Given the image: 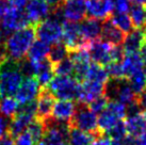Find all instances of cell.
<instances>
[{
	"instance_id": "obj_17",
	"label": "cell",
	"mask_w": 146,
	"mask_h": 145,
	"mask_svg": "<svg viewBox=\"0 0 146 145\" xmlns=\"http://www.w3.org/2000/svg\"><path fill=\"white\" fill-rule=\"evenodd\" d=\"M126 34L122 32L118 28H116L111 19H106L102 21V39L110 45H114V46H119L121 44L124 43Z\"/></svg>"
},
{
	"instance_id": "obj_15",
	"label": "cell",
	"mask_w": 146,
	"mask_h": 145,
	"mask_svg": "<svg viewBox=\"0 0 146 145\" xmlns=\"http://www.w3.org/2000/svg\"><path fill=\"white\" fill-rule=\"evenodd\" d=\"M54 96L47 88H42L36 98V117L42 121L51 116Z\"/></svg>"
},
{
	"instance_id": "obj_6",
	"label": "cell",
	"mask_w": 146,
	"mask_h": 145,
	"mask_svg": "<svg viewBox=\"0 0 146 145\" xmlns=\"http://www.w3.org/2000/svg\"><path fill=\"white\" fill-rule=\"evenodd\" d=\"M35 33L40 41H43L48 45L57 44L61 42L63 36V24L48 17L44 21L35 25Z\"/></svg>"
},
{
	"instance_id": "obj_49",
	"label": "cell",
	"mask_w": 146,
	"mask_h": 145,
	"mask_svg": "<svg viewBox=\"0 0 146 145\" xmlns=\"http://www.w3.org/2000/svg\"><path fill=\"white\" fill-rule=\"evenodd\" d=\"M140 57L143 61V64L146 66V41L143 43L142 47L140 49Z\"/></svg>"
},
{
	"instance_id": "obj_8",
	"label": "cell",
	"mask_w": 146,
	"mask_h": 145,
	"mask_svg": "<svg viewBox=\"0 0 146 145\" xmlns=\"http://www.w3.org/2000/svg\"><path fill=\"white\" fill-rule=\"evenodd\" d=\"M62 40L68 51H73L79 48H88L90 43H86L82 39L80 26L77 23L65 21L63 24V36Z\"/></svg>"
},
{
	"instance_id": "obj_48",
	"label": "cell",
	"mask_w": 146,
	"mask_h": 145,
	"mask_svg": "<svg viewBox=\"0 0 146 145\" xmlns=\"http://www.w3.org/2000/svg\"><path fill=\"white\" fill-rule=\"evenodd\" d=\"M41 1H43V2H45V3H47L52 9H54V8H57V7H60V5L63 3L64 0H41Z\"/></svg>"
},
{
	"instance_id": "obj_38",
	"label": "cell",
	"mask_w": 146,
	"mask_h": 145,
	"mask_svg": "<svg viewBox=\"0 0 146 145\" xmlns=\"http://www.w3.org/2000/svg\"><path fill=\"white\" fill-rule=\"evenodd\" d=\"M106 71L110 78L117 79V78H123L125 77L124 71H123L122 63H116V62H111L108 65H106Z\"/></svg>"
},
{
	"instance_id": "obj_47",
	"label": "cell",
	"mask_w": 146,
	"mask_h": 145,
	"mask_svg": "<svg viewBox=\"0 0 146 145\" xmlns=\"http://www.w3.org/2000/svg\"><path fill=\"white\" fill-rule=\"evenodd\" d=\"M7 53H5V47H4V41L0 39V65L7 60Z\"/></svg>"
},
{
	"instance_id": "obj_23",
	"label": "cell",
	"mask_w": 146,
	"mask_h": 145,
	"mask_svg": "<svg viewBox=\"0 0 146 145\" xmlns=\"http://www.w3.org/2000/svg\"><path fill=\"white\" fill-rule=\"evenodd\" d=\"M102 133L95 132L90 133L84 132L82 130L69 127L68 139H67V144L68 145H91L93 141L97 137L102 136Z\"/></svg>"
},
{
	"instance_id": "obj_26",
	"label": "cell",
	"mask_w": 146,
	"mask_h": 145,
	"mask_svg": "<svg viewBox=\"0 0 146 145\" xmlns=\"http://www.w3.org/2000/svg\"><path fill=\"white\" fill-rule=\"evenodd\" d=\"M50 50V45L43 41H34L27 53V58L33 62H41L45 60Z\"/></svg>"
},
{
	"instance_id": "obj_12",
	"label": "cell",
	"mask_w": 146,
	"mask_h": 145,
	"mask_svg": "<svg viewBox=\"0 0 146 145\" xmlns=\"http://www.w3.org/2000/svg\"><path fill=\"white\" fill-rule=\"evenodd\" d=\"M111 48H112V45L102 40L92 42L88 46L90 59H92L94 63L102 66L108 65L109 63H111Z\"/></svg>"
},
{
	"instance_id": "obj_29",
	"label": "cell",
	"mask_w": 146,
	"mask_h": 145,
	"mask_svg": "<svg viewBox=\"0 0 146 145\" xmlns=\"http://www.w3.org/2000/svg\"><path fill=\"white\" fill-rule=\"evenodd\" d=\"M67 57H68V49H67V47L65 46L63 42H59L57 44H53L50 47L49 53L47 56V60L52 64V66H54V65L60 63L61 61H63Z\"/></svg>"
},
{
	"instance_id": "obj_27",
	"label": "cell",
	"mask_w": 146,
	"mask_h": 145,
	"mask_svg": "<svg viewBox=\"0 0 146 145\" xmlns=\"http://www.w3.org/2000/svg\"><path fill=\"white\" fill-rule=\"evenodd\" d=\"M119 121H122V120H119L118 117L114 115L113 113H111L109 110L106 109L104 112H102L97 116L98 131L102 133V134H106L110 129L114 127Z\"/></svg>"
},
{
	"instance_id": "obj_33",
	"label": "cell",
	"mask_w": 146,
	"mask_h": 145,
	"mask_svg": "<svg viewBox=\"0 0 146 145\" xmlns=\"http://www.w3.org/2000/svg\"><path fill=\"white\" fill-rule=\"evenodd\" d=\"M27 131L30 133L31 138L33 139L34 144H37L41 140H43L45 133H46V128H45L44 122L40 120V118L35 117L31 122V124L28 126V130Z\"/></svg>"
},
{
	"instance_id": "obj_1",
	"label": "cell",
	"mask_w": 146,
	"mask_h": 145,
	"mask_svg": "<svg viewBox=\"0 0 146 145\" xmlns=\"http://www.w3.org/2000/svg\"><path fill=\"white\" fill-rule=\"evenodd\" d=\"M35 25H29L10 34L4 42L7 58L14 62H19L27 57L29 49L35 41Z\"/></svg>"
},
{
	"instance_id": "obj_2",
	"label": "cell",
	"mask_w": 146,
	"mask_h": 145,
	"mask_svg": "<svg viewBox=\"0 0 146 145\" xmlns=\"http://www.w3.org/2000/svg\"><path fill=\"white\" fill-rule=\"evenodd\" d=\"M21 82L23 74L18 63L7 59L0 65V98L15 96Z\"/></svg>"
},
{
	"instance_id": "obj_16",
	"label": "cell",
	"mask_w": 146,
	"mask_h": 145,
	"mask_svg": "<svg viewBox=\"0 0 146 145\" xmlns=\"http://www.w3.org/2000/svg\"><path fill=\"white\" fill-rule=\"evenodd\" d=\"M79 26H80V32H81L82 39L86 43H92V42L100 40L102 29V20L89 17V18H84L82 20Z\"/></svg>"
},
{
	"instance_id": "obj_39",
	"label": "cell",
	"mask_w": 146,
	"mask_h": 145,
	"mask_svg": "<svg viewBox=\"0 0 146 145\" xmlns=\"http://www.w3.org/2000/svg\"><path fill=\"white\" fill-rule=\"evenodd\" d=\"M106 109L109 110L111 113H113L119 120H123L126 116V106L118 101H109Z\"/></svg>"
},
{
	"instance_id": "obj_35",
	"label": "cell",
	"mask_w": 146,
	"mask_h": 145,
	"mask_svg": "<svg viewBox=\"0 0 146 145\" xmlns=\"http://www.w3.org/2000/svg\"><path fill=\"white\" fill-rule=\"evenodd\" d=\"M53 72L57 76L62 77H72L74 74V64L73 61L69 59V57L65 58L60 63L53 66Z\"/></svg>"
},
{
	"instance_id": "obj_21",
	"label": "cell",
	"mask_w": 146,
	"mask_h": 145,
	"mask_svg": "<svg viewBox=\"0 0 146 145\" xmlns=\"http://www.w3.org/2000/svg\"><path fill=\"white\" fill-rule=\"evenodd\" d=\"M128 136L138 138L146 132V114L144 112L134 116L127 117L125 121Z\"/></svg>"
},
{
	"instance_id": "obj_41",
	"label": "cell",
	"mask_w": 146,
	"mask_h": 145,
	"mask_svg": "<svg viewBox=\"0 0 146 145\" xmlns=\"http://www.w3.org/2000/svg\"><path fill=\"white\" fill-rule=\"evenodd\" d=\"M15 145H35V144H34V141H33V139L30 136V133L28 131H24L21 134H19L16 138Z\"/></svg>"
},
{
	"instance_id": "obj_40",
	"label": "cell",
	"mask_w": 146,
	"mask_h": 145,
	"mask_svg": "<svg viewBox=\"0 0 146 145\" xmlns=\"http://www.w3.org/2000/svg\"><path fill=\"white\" fill-rule=\"evenodd\" d=\"M130 0H114V11L117 13L129 12L131 4Z\"/></svg>"
},
{
	"instance_id": "obj_52",
	"label": "cell",
	"mask_w": 146,
	"mask_h": 145,
	"mask_svg": "<svg viewBox=\"0 0 146 145\" xmlns=\"http://www.w3.org/2000/svg\"><path fill=\"white\" fill-rule=\"evenodd\" d=\"M133 4H137V5H141V7H144L146 8V0H130Z\"/></svg>"
},
{
	"instance_id": "obj_22",
	"label": "cell",
	"mask_w": 146,
	"mask_h": 145,
	"mask_svg": "<svg viewBox=\"0 0 146 145\" xmlns=\"http://www.w3.org/2000/svg\"><path fill=\"white\" fill-rule=\"evenodd\" d=\"M35 118V116L23 114V113H16L10 121V127L9 132L13 138H17L19 134L26 131V128L31 124V122Z\"/></svg>"
},
{
	"instance_id": "obj_44",
	"label": "cell",
	"mask_w": 146,
	"mask_h": 145,
	"mask_svg": "<svg viewBox=\"0 0 146 145\" xmlns=\"http://www.w3.org/2000/svg\"><path fill=\"white\" fill-rule=\"evenodd\" d=\"M110 143H111V139L107 137L106 134H102L96 138L91 145H110Z\"/></svg>"
},
{
	"instance_id": "obj_3",
	"label": "cell",
	"mask_w": 146,
	"mask_h": 145,
	"mask_svg": "<svg viewBox=\"0 0 146 145\" xmlns=\"http://www.w3.org/2000/svg\"><path fill=\"white\" fill-rule=\"evenodd\" d=\"M105 95L109 101H118L123 105H129L138 99V95L133 92L127 77L109 78L105 84Z\"/></svg>"
},
{
	"instance_id": "obj_37",
	"label": "cell",
	"mask_w": 146,
	"mask_h": 145,
	"mask_svg": "<svg viewBox=\"0 0 146 145\" xmlns=\"http://www.w3.org/2000/svg\"><path fill=\"white\" fill-rule=\"evenodd\" d=\"M108 102H109V99L105 96V95H102V96L95 98L91 101L89 105V108L93 111L96 115H99L102 112H104L108 106Z\"/></svg>"
},
{
	"instance_id": "obj_53",
	"label": "cell",
	"mask_w": 146,
	"mask_h": 145,
	"mask_svg": "<svg viewBox=\"0 0 146 145\" xmlns=\"http://www.w3.org/2000/svg\"><path fill=\"white\" fill-rule=\"evenodd\" d=\"M144 32H145V36H146V27L144 28Z\"/></svg>"
},
{
	"instance_id": "obj_14",
	"label": "cell",
	"mask_w": 146,
	"mask_h": 145,
	"mask_svg": "<svg viewBox=\"0 0 146 145\" xmlns=\"http://www.w3.org/2000/svg\"><path fill=\"white\" fill-rule=\"evenodd\" d=\"M41 91V86L35 77H29L23 80L18 91L15 94V99L19 104H26L29 101L35 100Z\"/></svg>"
},
{
	"instance_id": "obj_30",
	"label": "cell",
	"mask_w": 146,
	"mask_h": 145,
	"mask_svg": "<svg viewBox=\"0 0 146 145\" xmlns=\"http://www.w3.org/2000/svg\"><path fill=\"white\" fill-rule=\"evenodd\" d=\"M108 79H109V76L107 74L106 67L99 64H96V63H92L90 65L86 77H85V80L94 81V82L106 84Z\"/></svg>"
},
{
	"instance_id": "obj_25",
	"label": "cell",
	"mask_w": 146,
	"mask_h": 145,
	"mask_svg": "<svg viewBox=\"0 0 146 145\" xmlns=\"http://www.w3.org/2000/svg\"><path fill=\"white\" fill-rule=\"evenodd\" d=\"M123 71L125 77L129 78L135 72L143 69V61L139 53H126L122 61Z\"/></svg>"
},
{
	"instance_id": "obj_11",
	"label": "cell",
	"mask_w": 146,
	"mask_h": 145,
	"mask_svg": "<svg viewBox=\"0 0 146 145\" xmlns=\"http://www.w3.org/2000/svg\"><path fill=\"white\" fill-rule=\"evenodd\" d=\"M62 11L66 21H82L86 16V0H64Z\"/></svg>"
},
{
	"instance_id": "obj_24",
	"label": "cell",
	"mask_w": 146,
	"mask_h": 145,
	"mask_svg": "<svg viewBox=\"0 0 146 145\" xmlns=\"http://www.w3.org/2000/svg\"><path fill=\"white\" fill-rule=\"evenodd\" d=\"M52 64L47 59L36 62V72H35V78L38 81V84L42 88H47V85L50 83L54 76Z\"/></svg>"
},
{
	"instance_id": "obj_4",
	"label": "cell",
	"mask_w": 146,
	"mask_h": 145,
	"mask_svg": "<svg viewBox=\"0 0 146 145\" xmlns=\"http://www.w3.org/2000/svg\"><path fill=\"white\" fill-rule=\"evenodd\" d=\"M47 89L59 100H79L81 94V84L74 77H53Z\"/></svg>"
},
{
	"instance_id": "obj_32",
	"label": "cell",
	"mask_w": 146,
	"mask_h": 145,
	"mask_svg": "<svg viewBox=\"0 0 146 145\" xmlns=\"http://www.w3.org/2000/svg\"><path fill=\"white\" fill-rule=\"evenodd\" d=\"M19 102L14 97L0 98V113L8 118H12L17 113Z\"/></svg>"
},
{
	"instance_id": "obj_20",
	"label": "cell",
	"mask_w": 146,
	"mask_h": 145,
	"mask_svg": "<svg viewBox=\"0 0 146 145\" xmlns=\"http://www.w3.org/2000/svg\"><path fill=\"white\" fill-rule=\"evenodd\" d=\"M104 92H105V84L94 81L84 80L81 84V94L78 101L90 104L93 99L104 95Z\"/></svg>"
},
{
	"instance_id": "obj_7",
	"label": "cell",
	"mask_w": 146,
	"mask_h": 145,
	"mask_svg": "<svg viewBox=\"0 0 146 145\" xmlns=\"http://www.w3.org/2000/svg\"><path fill=\"white\" fill-rule=\"evenodd\" d=\"M29 25L32 24L30 23L25 10L14 8V7H12L0 18V27L9 36L11 33L25 28Z\"/></svg>"
},
{
	"instance_id": "obj_9",
	"label": "cell",
	"mask_w": 146,
	"mask_h": 145,
	"mask_svg": "<svg viewBox=\"0 0 146 145\" xmlns=\"http://www.w3.org/2000/svg\"><path fill=\"white\" fill-rule=\"evenodd\" d=\"M68 57L74 64V78L78 82H83L91 65L88 48H79L68 51Z\"/></svg>"
},
{
	"instance_id": "obj_43",
	"label": "cell",
	"mask_w": 146,
	"mask_h": 145,
	"mask_svg": "<svg viewBox=\"0 0 146 145\" xmlns=\"http://www.w3.org/2000/svg\"><path fill=\"white\" fill-rule=\"evenodd\" d=\"M0 145H15V140L10 132H7L0 137Z\"/></svg>"
},
{
	"instance_id": "obj_5",
	"label": "cell",
	"mask_w": 146,
	"mask_h": 145,
	"mask_svg": "<svg viewBox=\"0 0 146 145\" xmlns=\"http://www.w3.org/2000/svg\"><path fill=\"white\" fill-rule=\"evenodd\" d=\"M69 127L82 130L84 132H99L97 126V115L89 108L88 104L77 101L75 112L68 123Z\"/></svg>"
},
{
	"instance_id": "obj_42",
	"label": "cell",
	"mask_w": 146,
	"mask_h": 145,
	"mask_svg": "<svg viewBox=\"0 0 146 145\" xmlns=\"http://www.w3.org/2000/svg\"><path fill=\"white\" fill-rule=\"evenodd\" d=\"M9 127H10V121H9V118L3 116L0 113V137L3 136L4 133L9 132Z\"/></svg>"
},
{
	"instance_id": "obj_28",
	"label": "cell",
	"mask_w": 146,
	"mask_h": 145,
	"mask_svg": "<svg viewBox=\"0 0 146 145\" xmlns=\"http://www.w3.org/2000/svg\"><path fill=\"white\" fill-rule=\"evenodd\" d=\"M110 19L112 21V24L118 28L122 32H124L125 34H128L129 32H131L134 29L133 24L131 21V18L130 16L127 14V13H117L114 12Z\"/></svg>"
},
{
	"instance_id": "obj_45",
	"label": "cell",
	"mask_w": 146,
	"mask_h": 145,
	"mask_svg": "<svg viewBox=\"0 0 146 145\" xmlns=\"http://www.w3.org/2000/svg\"><path fill=\"white\" fill-rule=\"evenodd\" d=\"M138 102L142 108V111L146 114V88L138 95Z\"/></svg>"
},
{
	"instance_id": "obj_36",
	"label": "cell",
	"mask_w": 146,
	"mask_h": 145,
	"mask_svg": "<svg viewBox=\"0 0 146 145\" xmlns=\"http://www.w3.org/2000/svg\"><path fill=\"white\" fill-rule=\"evenodd\" d=\"M106 136L110 138L111 140H124L128 136L125 122L123 121V120L119 121L116 125L112 127L108 132L106 133Z\"/></svg>"
},
{
	"instance_id": "obj_18",
	"label": "cell",
	"mask_w": 146,
	"mask_h": 145,
	"mask_svg": "<svg viewBox=\"0 0 146 145\" xmlns=\"http://www.w3.org/2000/svg\"><path fill=\"white\" fill-rule=\"evenodd\" d=\"M76 104L70 100H58L54 102L51 117L59 122L67 123L72 120V117L75 112Z\"/></svg>"
},
{
	"instance_id": "obj_46",
	"label": "cell",
	"mask_w": 146,
	"mask_h": 145,
	"mask_svg": "<svg viewBox=\"0 0 146 145\" xmlns=\"http://www.w3.org/2000/svg\"><path fill=\"white\" fill-rule=\"evenodd\" d=\"M30 0H10V2L14 8L21 9L24 10V8H26V5L28 4V2Z\"/></svg>"
},
{
	"instance_id": "obj_19",
	"label": "cell",
	"mask_w": 146,
	"mask_h": 145,
	"mask_svg": "<svg viewBox=\"0 0 146 145\" xmlns=\"http://www.w3.org/2000/svg\"><path fill=\"white\" fill-rule=\"evenodd\" d=\"M146 41L144 29H133L125 36V40L123 43V49L125 53H137L143 43Z\"/></svg>"
},
{
	"instance_id": "obj_31",
	"label": "cell",
	"mask_w": 146,
	"mask_h": 145,
	"mask_svg": "<svg viewBox=\"0 0 146 145\" xmlns=\"http://www.w3.org/2000/svg\"><path fill=\"white\" fill-rule=\"evenodd\" d=\"M129 16L134 29H144L146 27V8L133 4L129 10Z\"/></svg>"
},
{
	"instance_id": "obj_34",
	"label": "cell",
	"mask_w": 146,
	"mask_h": 145,
	"mask_svg": "<svg viewBox=\"0 0 146 145\" xmlns=\"http://www.w3.org/2000/svg\"><path fill=\"white\" fill-rule=\"evenodd\" d=\"M128 80L133 92L139 95L146 88V69H143L142 71L135 72L134 75L128 78Z\"/></svg>"
},
{
	"instance_id": "obj_50",
	"label": "cell",
	"mask_w": 146,
	"mask_h": 145,
	"mask_svg": "<svg viewBox=\"0 0 146 145\" xmlns=\"http://www.w3.org/2000/svg\"><path fill=\"white\" fill-rule=\"evenodd\" d=\"M135 145H146V132L135 138Z\"/></svg>"
},
{
	"instance_id": "obj_13",
	"label": "cell",
	"mask_w": 146,
	"mask_h": 145,
	"mask_svg": "<svg viewBox=\"0 0 146 145\" xmlns=\"http://www.w3.org/2000/svg\"><path fill=\"white\" fill-rule=\"evenodd\" d=\"M25 12L31 24L37 25L50 16L52 8L41 0H30L25 8Z\"/></svg>"
},
{
	"instance_id": "obj_10",
	"label": "cell",
	"mask_w": 146,
	"mask_h": 145,
	"mask_svg": "<svg viewBox=\"0 0 146 145\" xmlns=\"http://www.w3.org/2000/svg\"><path fill=\"white\" fill-rule=\"evenodd\" d=\"M114 13V0H88L86 14L98 20L109 19Z\"/></svg>"
},
{
	"instance_id": "obj_51",
	"label": "cell",
	"mask_w": 146,
	"mask_h": 145,
	"mask_svg": "<svg viewBox=\"0 0 146 145\" xmlns=\"http://www.w3.org/2000/svg\"><path fill=\"white\" fill-rule=\"evenodd\" d=\"M110 145H128L127 141H126V138L124 140H111Z\"/></svg>"
}]
</instances>
